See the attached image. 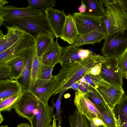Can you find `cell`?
I'll return each instance as SVG.
<instances>
[{
	"label": "cell",
	"instance_id": "47",
	"mask_svg": "<svg viewBox=\"0 0 127 127\" xmlns=\"http://www.w3.org/2000/svg\"><path fill=\"white\" fill-rule=\"evenodd\" d=\"M98 127H106L105 126H99Z\"/></svg>",
	"mask_w": 127,
	"mask_h": 127
},
{
	"label": "cell",
	"instance_id": "48",
	"mask_svg": "<svg viewBox=\"0 0 127 127\" xmlns=\"http://www.w3.org/2000/svg\"><path fill=\"white\" fill-rule=\"evenodd\" d=\"M89 127H91L90 125H89Z\"/></svg>",
	"mask_w": 127,
	"mask_h": 127
},
{
	"label": "cell",
	"instance_id": "41",
	"mask_svg": "<svg viewBox=\"0 0 127 127\" xmlns=\"http://www.w3.org/2000/svg\"><path fill=\"white\" fill-rule=\"evenodd\" d=\"M9 2V1L4 0H0V7L4 6V5Z\"/></svg>",
	"mask_w": 127,
	"mask_h": 127
},
{
	"label": "cell",
	"instance_id": "39",
	"mask_svg": "<svg viewBox=\"0 0 127 127\" xmlns=\"http://www.w3.org/2000/svg\"><path fill=\"white\" fill-rule=\"evenodd\" d=\"M57 119L56 117V116L54 115L53 116L52 124L50 127H58L57 125Z\"/></svg>",
	"mask_w": 127,
	"mask_h": 127
},
{
	"label": "cell",
	"instance_id": "35",
	"mask_svg": "<svg viewBox=\"0 0 127 127\" xmlns=\"http://www.w3.org/2000/svg\"><path fill=\"white\" fill-rule=\"evenodd\" d=\"M67 90V89L64 90L60 93L55 103L56 112V118L58 122V127H61V124L62 122L61 117V113L62 111L61 109L60 108L62 97L64 93Z\"/></svg>",
	"mask_w": 127,
	"mask_h": 127
},
{
	"label": "cell",
	"instance_id": "20",
	"mask_svg": "<svg viewBox=\"0 0 127 127\" xmlns=\"http://www.w3.org/2000/svg\"><path fill=\"white\" fill-rule=\"evenodd\" d=\"M55 37L53 34L42 33L35 38L36 52L39 57L42 58L45 53L53 46Z\"/></svg>",
	"mask_w": 127,
	"mask_h": 127
},
{
	"label": "cell",
	"instance_id": "11",
	"mask_svg": "<svg viewBox=\"0 0 127 127\" xmlns=\"http://www.w3.org/2000/svg\"><path fill=\"white\" fill-rule=\"evenodd\" d=\"M74 101L78 111L90 122L93 118H100V114L97 107L80 89L75 91Z\"/></svg>",
	"mask_w": 127,
	"mask_h": 127
},
{
	"label": "cell",
	"instance_id": "33",
	"mask_svg": "<svg viewBox=\"0 0 127 127\" xmlns=\"http://www.w3.org/2000/svg\"><path fill=\"white\" fill-rule=\"evenodd\" d=\"M117 58L123 78H126L127 76V48L124 52Z\"/></svg>",
	"mask_w": 127,
	"mask_h": 127
},
{
	"label": "cell",
	"instance_id": "49",
	"mask_svg": "<svg viewBox=\"0 0 127 127\" xmlns=\"http://www.w3.org/2000/svg\"><path fill=\"white\" fill-rule=\"evenodd\" d=\"M125 78L126 79H127V76Z\"/></svg>",
	"mask_w": 127,
	"mask_h": 127
},
{
	"label": "cell",
	"instance_id": "18",
	"mask_svg": "<svg viewBox=\"0 0 127 127\" xmlns=\"http://www.w3.org/2000/svg\"><path fill=\"white\" fill-rule=\"evenodd\" d=\"M79 35L72 15H67L65 23L60 38L70 45H73Z\"/></svg>",
	"mask_w": 127,
	"mask_h": 127
},
{
	"label": "cell",
	"instance_id": "36",
	"mask_svg": "<svg viewBox=\"0 0 127 127\" xmlns=\"http://www.w3.org/2000/svg\"><path fill=\"white\" fill-rule=\"evenodd\" d=\"M118 0H102L103 4L104 6L107 7L113 5L118 1Z\"/></svg>",
	"mask_w": 127,
	"mask_h": 127
},
{
	"label": "cell",
	"instance_id": "3",
	"mask_svg": "<svg viewBox=\"0 0 127 127\" xmlns=\"http://www.w3.org/2000/svg\"><path fill=\"white\" fill-rule=\"evenodd\" d=\"M2 25L17 27L34 39L41 33L53 34L45 16H27L5 20Z\"/></svg>",
	"mask_w": 127,
	"mask_h": 127
},
{
	"label": "cell",
	"instance_id": "30",
	"mask_svg": "<svg viewBox=\"0 0 127 127\" xmlns=\"http://www.w3.org/2000/svg\"><path fill=\"white\" fill-rule=\"evenodd\" d=\"M22 94V92L0 101V112L11 111L14 108L15 104Z\"/></svg>",
	"mask_w": 127,
	"mask_h": 127
},
{
	"label": "cell",
	"instance_id": "8",
	"mask_svg": "<svg viewBox=\"0 0 127 127\" xmlns=\"http://www.w3.org/2000/svg\"><path fill=\"white\" fill-rule=\"evenodd\" d=\"M35 45V39L29 34L26 33L16 43L0 54V65L22 56L26 51Z\"/></svg>",
	"mask_w": 127,
	"mask_h": 127
},
{
	"label": "cell",
	"instance_id": "25",
	"mask_svg": "<svg viewBox=\"0 0 127 127\" xmlns=\"http://www.w3.org/2000/svg\"><path fill=\"white\" fill-rule=\"evenodd\" d=\"M100 114L99 118L106 127H118L113 109L107 104L101 108L97 107Z\"/></svg>",
	"mask_w": 127,
	"mask_h": 127
},
{
	"label": "cell",
	"instance_id": "21",
	"mask_svg": "<svg viewBox=\"0 0 127 127\" xmlns=\"http://www.w3.org/2000/svg\"><path fill=\"white\" fill-rule=\"evenodd\" d=\"M22 92L21 86L18 81H0V101Z\"/></svg>",
	"mask_w": 127,
	"mask_h": 127
},
{
	"label": "cell",
	"instance_id": "10",
	"mask_svg": "<svg viewBox=\"0 0 127 127\" xmlns=\"http://www.w3.org/2000/svg\"><path fill=\"white\" fill-rule=\"evenodd\" d=\"M55 103L51 106L39 99L34 115L30 123L32 127H50L53 122Z\"/></svg>",
	"mask_w": 127,
	"mask_h": 127
},
{
	"label": "cell",
	"instance_id": "32",
	"mask_svg": "<svg viewBox=\"0 0 127 127\" xmlns=\"http://www.w3.org/2000/svg\"><path fill=\"white\" fill-rule=\"evenodd\" d=\"M54 67L45 65L42 62L38 74L37 79L44 80L51 79L53 76L52 73Z\"/></svg>",
	"mask_w": 127,
	"mask_h": 127
},
{
	"label": "cell",
	"instance_id": "44",
	"mask_svg": "<svg viewBox=\"0 0 127 127\" xmlns=\"http://www.w3.org/2000/svg\"><path fill=\"white\" fill-rule=\"evenodd\" d=\"M4 119L3 118V117L2 115L1 114V112H0V124H1V123L3 122V121L4 120Z\"/></svg>",
	"mask_w": 127,
	"mask_h": 127
},
{
	"label": "cell",
	"instance_id": "40",
	"mask_svg": "<svg viewBox=\"0 0 127 127\" xmlns=\"http://www.w3.org/2000/svg\"><path fill=\"white\" fill-rule=\"evenodd\" d=\"M17 127H32L31 125L28 123H20L19 124Z\"/></svg>",
	"mask_w": 127,
	"mask_h": 127
},
{
	"label": "cell",
	"instance_id": "19",
	"mask_svg": "<svg viewBox=\"0 0 127 127\" xmlns=\"http://www.w3.org/2000/svg\"><path fill=\"white\" fill-rule=\"evenodd\" d=\"M107 34V31L98 30L84 34H79L73 45L78 47L87 44L93 45L100 42L105 39Z\"/></svg>",
	"mask_w": 127,
	"mask_h": 127
},
{
	"label": "cell",
	"instance_id": "2",
	"mask_svg": "<svg viewBox=\"0 0 127 127\" xmlns=\"http://www.w3.org/2000/svg\"><path fill=\"white\" fill-rule=\"evenodd\" d=\"M103 17L107 35L127 30V0H118L117 3L105 9Z\"/></svg>",
	"mask_w": 127,
	"mask_h": 127
},
{
	"label": "cell",
	"instance_id": "29",
	"mask_svg": "<svg viewBox=\"0 0 127 127\" xmlns=\"http://www.w3.org/2000/svg\"><path fill=\"white\" fill-rule=\"evenodd\" d=\"M28 7L44 12L55 5V0H28Z\"/></svg>",
	"mask_w": 127,
	"mask_h": 127
},
{
	"label": "cell",
	"instance_id": "24",
	"mask_svg": "<svg viewBox=\"0 0 127 127\" xmlns=\"http://www.w3.org/2000/svg\"><path fill=\"white\" fill-rule=\"evenodd\" d=\"M86 9L84 13L89 15L100 16L103 15L105 11L102 0H82Z\"/></svg>",
	"mask_w": 127,
	"mask_h": 127
},
{
	"label": "cell",
	"instance_id": "9",
	"mask_svg": "<svg viewBox=\"0 0 127 127\" xmlns=\"http://www.w3.org/2000/svg\"><path fill=\"white\" fill-rule=\"evenodd\" d=\"M99 74L108 82L122 87L123 77L117 58H106L105 61L101 64Z\"/></svg>",
	"mask_w": 127,
	"mask_h": 127
},
{
	"label": "cell",
	"instance_id": "26",
	"mask_svg": "<svg viewBox=\"0 0 127 127\" xmlns=\"http://www.w3.org/2000/svg\"><path fill=\"white\" fill-rule=\"evenodd\" d=\"M23 55L6 63L9 67L13 79L15 80L18 81L21 78L23 73L24 65Z\"/></svg>",
	"mask_w": 127,
	"mask_h": 127
},
{
	"label": "cell",
	"instance_id": "50",
	"mask_svg": "<svg viewBox=\"0 0 127 127\" xmlns=\"http://www.w3.org/2000/svg\"></svg>",
	"mask_w": 127,
	"mask_h": 127
},
{
	"label": "cell",
	"instance_id": "22",
	"mask_svg": "<svg viewBox=\"0 0 127 127\" xmlns=\"http://www.w3.org/2000/svg\"><path fill=\"white\" fill-rule=\"evenodd\" d=\"M56 38L53 46L45 53L42 58V63L45 65L54 67L56 64L60 63L63 47L60 45L58 38Z\"/></svg>",
	"mask_w": 127,
	"mask_h": 127
},
{
	"label": "cell",
	"instance_id": "6",
	"mask_svg": "<svg viewBox=\"0 0 127 127\" xmlns=\"http://www.w3.org/2000/svg\"><path fill=\"white\" fill-rule=\"evenodd\" d=\"M72 15L79 35L85 34L95 30L107 31L103 16H95L80 12H75Z\"/></svg>",
	"mask_w": 127,
	"mask_h": 127
},
{
	"label": "cell",
	"instance_id": "5",
	"mask_svg": "<svg viewBox=\"0 0 127 127\" xmlns=\"http://www.w3.org/2000/svg\"><path fill=\"white\" fill-rule=\"evenodd\" d=\"M127 48V30L107 35L101 49L103 56L108 58H117Z\"/></svg>",
	"mask_w": 127,
	"mask_h": 127
},
{
	"label": "cell",
	"instance_id": "7",
	"mask_svg": "<svg viewBox=\"0 0 127 127\" xmlns=\"http://www.w3.org/2000/svg\"><path fill=\"white\" fill-rule=\"evenodd\" d=\"M22 92V95L13 108L20 117L26 118L31 123L39 99L31 91Z\"/></svg>",
	"mask_w": 127,
	"mask_h": 127
},
{
	"label": "cell",
	"instance_id": "31",
	"mask_svg": "<svg viewBox=\"0 0 127 127\" xmlns=\"http://www.w3.org/2000/svg\"><path fill=\"white\" fill-rule=\"evenodd\" d=\"M42 62V58L39 57L35 52L32 67L31 75L32 88L37 79L38 74Z\"/></svg>",
	"mask_w": 127,
	"mask_h": 127
},
{
	"label": "cell",
	"instance_id": "38",
	"mask_svg": "<svg viewBox=\"0 0 127 127\" xmlns=\"http://www.w3.org/2000/svg\"><path fill=\"white\" fill-rule=\"evenodd\" d=\"M81 4L78 7V10L80 12L84 13H85L86 9L85 4L83 2H81Z\"/></svg>",
	"mask_w": 127,
	"mask_h": 127
},
{
	"label": "cell",
	"instance_id": "37",
	"mask_svg": "<svg viewBox=\"0 0 127 127\" xmlns=\"http://www.w3.org/2000/svg\"><path fill=\"white\" fill-rule=\"evenodd\" d=\"M92 121L95 125L98 126H105L102 120L98 117L93 118L92 119Z\"/></svg>",
	"mask_w": 127,
	"mask_h": 127
},
{
	"label": "cell",
	"instance_id": "14",
	"mask_svg": "<svg viewBox=\"0 0 127 127\" xmlns=\"http://www.w3.org/2000/svg\"><path fill=\"white\" fill-rule=\"evenodd\" d=\"M94 54L89 49H84L74 45L63 47L61 55L60 63L62 67L72 62L83 60Z\"/></svg>",
	"mask_w": 127,
	"mask_h": 127
},
{
	"label": "cell",
	"instance_id": "13",
	"mask_svg": "<svg viewBox=\"0 0 127 127\" xmlns=\"http://www.w3.org/2000/svg\"><path fill=\"white\" fill-rule=\"evenodd\" d=\"M57 84L55 76L49 80L37 79L32 91L39 99L48 103L50 98L55 93Z\"/></svg>",
	"mask_w": 127,
	"mask_h": 127
},
{
	"label": "cell",
	"instance_id": "45",
	"mask_svg": "<svg viewBox=\"0 0 127 127\" xmlns=\"http://www.w3.org/2000/svg\"><path fill=\"white\" fill-rule=\"evenodd\" d=\"M120 127H127V121Z\"/></svg>",
	"mask_w": 127,
	"mask_h": 127
},
{
	"label": "cell",
	"instance_id": "16",
	"mask_svg": "<svg viewBox=\"0 0 127 127\" xmlns=\"http://www.w3.org/2000/svg\"><path fill=\"white\" fill-rule=\"evenodd\" d=\"M0 15L6 20L27 16H45V14L28 6L19 8L10 5L0 7Z\"/></svg>",
	"mask_w": 127,
	"mask_h": 127
},
{
	"label": "cell",
	"instance_id": "34",
	"mask_svg": "<svg viewBox=\"0 0 127 127\" xmlns=\"http://www.w3.org/2000/svg\"><path fill=\"white\" fill-rule=\"evenodd\" d=\"M13 80L10 69L6 63L0 65V81Z\"/></svg>",
	"mask_w": 127,
	"mask_h": 127
},
{
	"label": "cell",
	"instance_id": "42",
	"mask_svg": "<svg viewBox=\"0 0 127 127\" xmlns=\"http://www.w3.org/2000/svg\"><path fill=\"white\" fill-rule=\"evenodd\" d=\"M5 20L3 18V17L0 15V26H1V25H2L3 23Z\"/></svg>",
	"mask_w": 127,
	"mask_h": 127
},
{
	"label": "cell",
	"instance_id": "27",
	"mask_svg": "<svg viewBox=\"0 0 127 127\" xmlns=\"http://www.w3.org/2000/svg\"><path fill=\"white\" fill-rule=\"evenodd\" d=\"M89 89L85 93L87 98L97 107L101 108L107 103L101 95L93 86L89 84Z\"/></svg>",
	"mask_w": 127,
	"mask_h": 127
},
{
	"label": "cell",
	"instance_id": "23",
	"mask_svg": "<svg viewBox=\"0 0 127 127\" xmlns=\"http://www.w3.org/2000/svg\"><path fill=\"white\" fill-rule=\"evenodd\" d=\"M118 127L127 121V95L125 94L113 109Z\"/></svg>",
	"mask_w": 127,
	"mask_h": 127
},
{
	"label": "cell",
	"instance_id": "1",
	"mask_svg": "<svg viewBox=\"0 0 127 127\" xmlns=\"http://www.w3.org/2000/svg\"><path fill=\"white\" fill-rule=\"evenodd\" d=\"M106 59L103 56L94 54L84 60L64 65L59 73L55 76L57 84L54 95L70 89L72 85L85 77L94 67L105 61Z\"/></svg>",
	"mask_w": 127,
	"mask_h": 127
},
{
	"label": "cell",
	"instance_id": "43",
	"mask_svg": "<svg viewBox=\"0 0 127 127\" xmlns=\"http://www.w3.org/2000/svg\"><path fill=\"white\" fill-rule=\"evenodd\" d=\"M89 123L91 127H99L98 126L95 125L93 121L89 122Z\"/></svg>",
	"mask_w": 127,
	"mask_h": 127
},
{
	"label": "cell",
	"instance_id": "4",
	"mask_svg": "<svg viewBox=\"0 0 127 127\" xmlns=\"http://www.w3.org/2000/svg\"><path fill=\"white\" fill-rule=\"evenodd\" d=\"M93 86L111 108L120 102L125 94L122 87L113 85L103 79L99 74H88Z\"/></svg>",
	"mask_w": 127,
	"mask_h": 127
},
{
	"label": "cell",
	"instance_id": "28",
	"mask_svg": "<svg viewBox=\"0 0 127 127\" xmlns=\"http://www.w3.org/2000/svg\"><path fill=\"white\" fill-rule=\"evenodd\" d=\"M69 120L70 127H89V121L77 108L73 114L70 115Z\"/></svg>",
	"mask_w": 127,
	"mask_h": 127
},
{
	"label": "cell",
	"instance_id": "46",
	"mask_svg": "<svg viewBox=\"0 0 127 127\" xmlns=\"http://www.w3.org/2000/svg\"><path fill=\"white\" fill-rule=\"evenodd\" d=\"M0 127H9L8 125H1Z\"/></svg>",
	"mask_w": 127,
	"mask_h": 127
},
{
	"label": "cell",
	"instance_id": "17",
	"mask_svg": "<svg viewBox=\"0 0 127 127\" xmlns=\"http://www.w3.org/2000/svg\"><path fill=\"white\" fill-rule=\"evenodd\" d=\"M5 27L7 30V33L5 35L0 30V54L10 47L27 33L16 26Z\"/></svg>",
	"mask_w": 127,
	"mask_h": 127
},
{
	"label": "cell",
	"instance_id": "12",
	"mask_svg": "<svg viewBox=\"0 0 127 127\" xmlns=\"http://www.w3.org/2000/svg\"><path fill=\"white\" fill-rule=\"evenodd\" d=\"M45 17L55 37L61 36L66 21L67 15L63 10H59L53 8L48 9L44 12Z\"/></svg>",
	"mask_w": 127,
	"mask_h": 127
},
{
	"label": "cell",
	"instance_id": "15",
	"mask_svg": "<svg viewBox=\"0 0 127 127\" xmlns=\"http://www.w3.org/2000/svg\"><path fill=\"white\" fill-rule=\"evenodd\" d=\"M36 52L35 45L23 54L24 68L20 83L22 91H32L31 75L33 61Z\"/></svg>",
	"mask_w": 127,
	"mask_h": 127
}]
</instances>
